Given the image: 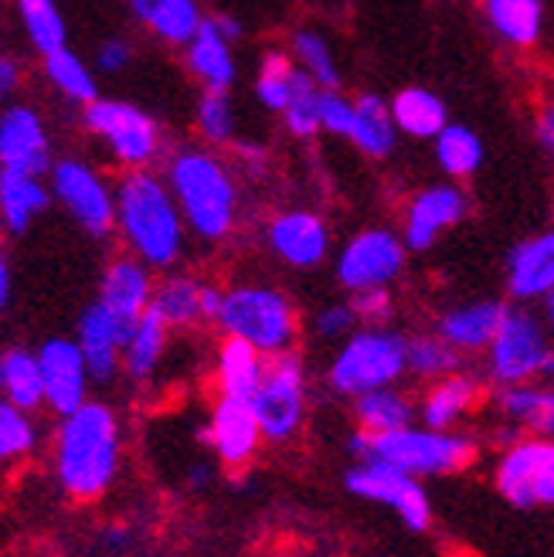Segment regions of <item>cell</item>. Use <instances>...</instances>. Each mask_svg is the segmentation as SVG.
<instances>
[{
    "label": "cell",
    "instance_id": "1",
    "mask_svg": "<svg viewBox=\"0 0 554 557\" xmlns=\"http://www.w3.org/2000/svg\"><path fill=\"white\" fill-rule=\"evenodd\" d=\"M123 469V418L109 401H86L59 418L51 435V472L72 504H96Z\"/></svg>",
    "mask_w": 554,
    "mask_h": 557
},
{
    "label": "cell",
    "instance_id": "53",
    "mask_svg": "<svg viewBox=\"0 0 554 557\" xmlns=\"http://www.w3.org/2000/svg\"><path fill=\"white\" fill-rule=\"evenodd\" d=\"M538 310H541V317H544V323H547V330L554 333V289L538 302Z\"/></svg>",
    "mask_w": 554,
    "mask_h": 557
},
{
    "label": "cell",
    "instance_id": "19",
    "mask_svg": "<svg viewBox=\"0 0 554 557\" xmlns=\"http://www.w3.org/2000/svg\"><path fill=\"white\" fill-rule=\"evenodd\" d=\"M51 163V139L38 109L27 102L0 109V171L48 177Z\"/></svg>",
    "mask_w": 554,
    "mask_h": 557
},
{
    "label": "cell",
    "instance_id": "48",
    "mask_svg": "<svg viewBox=\"0 0 554 557\" xmlns=\"http://www.w3.org/2000/svg\"><path fill=\"white\" fill-rule=\"evenodd\" d=\"M130 62H133V45L126 38H106L96 48V69L102 75H120L130 69Z\"/></svg>",
    "mask_w": 554,
    "mask_h": 557
},
{
    "label": "cell",
    "instance_id": "39",
    "mask_svg": "<svg viewBox=\"0 0 554 557\" xmlns=\"http://www.w3.org/2000/svg\"><path fill=\"white\" fill-rule=\"evenodd\" d=\"M194 129H198L201 144L211 150L235 147L238 144V113H235L232 92L201 89L198 102H194Z\"/></svg>",
    "mask_w": 554,
    "mask_h": 557
},
{
    "label": "cell",
    "instance_id": "5",
    "mask_svg": "<svg viewBox=\"0 0 554 557\" xmlns=\"http://www.w3.org/2000/svg\"><path fill=\"white\" fill-rule=\"evenodd\" d=\"M214 330L225 341L248 344L266 360L293 354L303 337V317L293 296L272 283H232L221 293Z\"/></svg>",
    "mask_w": 554,
    "mask_h": 557
},
{
    "label": "cell",
    "instance_id": "32",
    "mask_svg": "<svg viewBox=\"0 0 554 557\" xmlns=\"http://www.w3.org/2000/svg\"><path fill=\"white\" fill-rule=\"evenodd\" d=\"M350 418L357 432L384 435L419 422V395H411L405 384L381 387V392L361 395L350 401Z\"/></svg>",
    "mask_w": 554,
    "mask_h": 557
},
{
    "label": "cell",
    "instance_id": "8",
    "mask_svg": "<svg viewBox=\"0 0 554 557\" xmlns=\"http://www.w3.org/2000/svg\"><path fill=\"white\" fill-rule=\"evenodd\" d=\"M551 344H554V333L547 330L541 310L514 302L501 330H496L493 344L483 354V381L493 392L541 381Z\"/></svg>",
    "mask_w": 554,
    "mask_h": 557
},
{
    "label": "cell",
    "instance_id": "7",
    "mask_svg": "<svg viewBox=\"0 0 554 557\" xmlns=\"http://www.w3.org/2000/svg\"><path fill=\"white\" fill-rule=\"evenodd\" d=\"M493 493L514 510H554V442L538 432H514L490 466Z\"/></svg>",
    "mask_w": 554,
    "mask_h": 557
},
{
    "label": "cell",
    "instance_id": "27",
    "mask_svg": "<svg viewBox=\"0 0 554 557\" xmlns=\"http://www.w3.org/2000/svg\"><path fill=\"white\" fill-rule=\"evenodd\" d=\"M493 411L514 432H538L554 442V387L534 381L520 387H501L493 392Z\"/></svg>",
    "mask_w": 554,
    "mask_h": 557
},
{
    "label": "cell",
    "instance_id": "11",
    "mask_svg": "<svg viewBox=\"0 0 554 557\" xmlns=\"http://www.w3.org/2000/svg\"><path fill=\"white\" fill-rule=\"evenodd\" d=\"M344 490L354 499H361V504L392 510L411 534H426L435 520V507H432L426 480H415L387 462L354 459L344 472Z\"/></svg>",
    "mask_w": 554,
    "mask_h": 557
},
{
    "label": "cell",
    "instance_id": "18",
    "mask_svg": "<svg viewBox=\"0 0 554 557\" xmlns=\"http://www.w3.org/2000/svg\"><path fill=\"white\" fill-rule=\"evenodd\" d=\"M41 377H45V408L59 418L82 408L93 392V371L86 364V354L75 344V337H48L38 347Z\"/></svg>",
    "mask_w": 554,
    "mask_h": 557
},
{
    "label": "cell",
    "instance_id": "51",
    "mask_svg": "<svg viewBox=\"0 0 554 557\" xmlns=\"http://www.w3.org/2000/svg\"><path fill=\"white\" fill-rule=\"evenodd\" d=\"M211 21H214V27H218V32L225 35V38H229L232 45H235V41H238V38L245 35V24H242V21H238L235 14H225V11H218V14H211Z\"/></svg>",
    "mask_w": 554,
    "mask_h": 557
},
{
    "label": "cell",
    "instance_id": "3",
    "mask_svg": "<svg viewBox=\"0 0 554 557\" xmlns=\"http://www.w3.org/2000/svg\"><path fill=\"white\" fill-rule=\"evenodd\" d=\"M116 235L123 252L153 272H174L187 252V221L163 174L123 171L116 181Z\"/></svg>",
    "mask_w": 554,
    "mask_h": 557
},
{
    "label": "cell",
    "instance_id": "54",
    "mask_svg": "<svg viewBox=\"0 0 554 557\" xmlns=\"http://www.w3.org/2000/svg\"><path fill=\"white\" fill-rule=\"evenodd\" d=\"M541 384L554 387V344H551V354H547V360H544V371H541Z\"/></svg>",
    "mask_w": 554,
    "mask_h": 557
},
{
    "label": "cell",
    "instance_id": "38",
    "mask_svg": "<svg viewBox=\"0 0 554 557\" xmlns=\"http://www.w3.org/2000/svg\"><path fill=\"white\" fill-rule=\"evenodd\" d=\"M41 72L45 78L51 82V89L65 96L69 102L86 109L89 102L99 99V82H96V72L78 59L72 48H62V51H51L41 59Z\"/></svg>",
    "mask_w": 554,
    "mask_h": 557
},
{
    "label": "cell",
    "instance_id": "30",
    "mask_svg": "<svg viewBox=\"0 0 554 557\" xmlns=\"http://www.w3.org/2000/svg\"><path fill=\"white\" fill-rule=\"evenodd\" d=\"M126 8L157 41L171 48H184L208 21L201 0H126Z\"/></svg>",
    "mask_w": 554,
    "mask_h": 557
},
{
    "label": "cell",
    "instance_id": "2",
    "mask_svg": "<svg viewBox=\"0 0 554 557\" xmlns=\"http://www.w3.org/2000/svg\"><path fill=\"white\" fill-rule=\"evenodd\" d=\"M163 181L187 221L190 238L221 245L238 232L242 187L235 163L205 144H184L163 157Z\"/></svg>",
    "mask_w": 554,
    "mask_h": 557
},
{
    "label": "cell",
    "instance_id": "17",
    "mask_svg": "<svg viewBox=\"0 0 554 557\" xmlns=\"http://www.w3.org/2000/svg\"><path fill=\"white\" fill-rule=\"evenodd\" d=\"M221 293L225 286H214L201 275L190 272H163L157 278L153 289V306L150 310L168 323L174 333L184 330H201V326H214L218 320V306H221Z\"/></svg>",
    "mask_w": 554,
    "mask_h": 557
},
{
    "label": "cell",
    "instance_id": "47",
    "mask_svg": "<svg viewBox=\"0 0 554 557\" xmlns=\"http://www.w3.org/2000/svg\"><path fill=\"white\" fill-rule=\"evenodd\" d=\"M354 302V313L361 320V326H387L395 313V296L392 289H371V293H357L347 296Z\"/></svg>",
    "mask_w": 554,
    "mask_h": 557
},
{
    "label": "cell",
    "instance_id": "20",
    "mask_svg": "<svg viewBox=\"0 0 554 557\" xmlns=\"http://www.w3.org/2000/svg\"><path fill=\"white\" fill-rule=\"evenodd\" d=\"M130 330L133 323H126L113 310H106L99 299H93L82 310L75 323V344L86 354V364L96 384H113L116 377H123V347Z\"/></svg>",
    "mask_w": 554,
    "mask_h": 557
},
{
    "label": "cell",
    "instance_id": "12",
    "mask_svg": "<svg viewBox=\"0 0 554 557\" xmlns=\"http://www.w3.org/2000/svg\"><path fill=\"white\" fill-rule=\"evenodd\" d=\"M408 245L398 228L368 225L354 232L334 259V278L347 296L392 289L408 269Z\"/></svg>",
    "mask_w": 554,
    "mask_h": 557
},
{
    "label": "cell",
    "instance_id": "35",
    "mask_svg": "<svg viewBox=\"0 0 554 557\" xmlns=\"http://www.w3.org/2000/svg\"><path fill=\"white\" fill-rule=\"evenodd\" d=\"M432 157L442 177L463 184L473 174H480V166L487 160V147L477 129H469L466 123H450L432 139Z\"/></svg>",
    "mask_w": 554,
    "mask_h": 557
},
{
    "label": "cell",
    "instance_id": "28",
    "mask_svg": "<svg viewBox=\"0 0 554 557\" xmlns=\"http://www.w3.org/2000/svg\"><path fill=\"white\" fill-rule=\"evenodd\" d=\"M269 360L253 350L248 344L238 341H225L221 337L211 357V384L218 398H238V401H253L262 374H266Z\"/></svg>",
    "mask_w": 554,
    "mask_h": 557
},
{
    "label": "cell",
    "instance_id": "14",
    "mask_svg": "<svg viewBox=\"0 0 554 557\" xmlns=\"http://www.w3.org/2000/svg\"><path fill=\"white\" fill-rule=\"evenodd\" d=\"M469 211H473V201H469L463 184L435 181L408 194L398 232L408 245V252H432L439 238L459 228L469 218Z\"/></svg>",
    "mask_w": 554,
    "mask_h": 557
},
{
    "label": "cell",
    "instance_id": "21",
    "mask_svg": "<svg viewBox=\"0 0 554 557\" xmlns=\"http://www.w3.org/2000/svg\"><path fill=\"white\" fill-rule=\"evenodd\" d=\"M504 286L517 306H534L554 289V225L520 238L510 248Z\"/></svg>",
    "mask_w": 554,
    "mask_h": 557
},
{
    "label": "cell",
    "instance_id": "22",
    "mask_svg": "<svg viewBox=\"0 0 554 557\" xmlns=\"http://www.w3.org/2000/svg\"><path fill=\"white\" fill-rule=\"evenodd\" d=\"M507 310L510 306L504 299H466V302L446 306V310L435 317L432 330L463 357L487 354Z\"/></svg>",
    "mask_w": 554,
    "mask_h": 557
},
{
    "label": "cell",
    "instance_id": "24",
    "mask_svg": "<svg viewBox=\"0 0 554 557\" xmlns=\"http://www.w3.org/2000/svg\"><path fill=\"white\" fill-rule=\"evenodd\" d=\"M153 289H157V272L144 265L133 256H116L109 259L102 275H99V302L106 310H113L126 323H136L153 306Z\"/></svg>",
    "mask_w": 554,
    "mask_h": 557
},
{
    "label": "cell",
    "instance_id": "13",
    "mask_svg": "<svg viewBox=\"0 0 554 557\" xmlns=\"http://www.w3.org/2000/svg\"><path fill=\"white\" fill-rule=\"evenodd\" d=\"M54 205L89 238L116 235V184L82 157H59L48 171Z\"/></svg>",
    "mask_w": 554,
    "mask_h": 557
},
{
    "label": "cell",
    "instance_id": "46",
    "mask_svg": "<svg viewBox=\"0 0 554 557\" xmlns=\"http://www.w3.org/2000/svg\"><path fill=\"white\" fill-rule=\"evenodd\" d=\"M350 126H354V99L344 96L341 89H334V92L323 89L320 92V129L330 136L347 139Z\"/></svg>",
    "mask_w": 554,
    "mask_h": 557
},
{
    "label": "cell",
    "instance_id": "25",
    "mask_svg": "<svg viewBox=\"0 0 554 557\" xmlns=\"http://www.w3.org/2000/svg\"><path fill=\"white\" fill-rule=\"evenodd\" d=\"M184 65H187L190 78L211 92H232L235 78H238L235 45L218 32L211 17L201 24V32L184 45Z\"/></svg>",
    "mask_w": 554,
    "mask_h": 557
},
{
    "label": "cell",
    "instance_id": "40",
    "mask_svg": "<svg viewBox=\"0 0 554 557\" xmlns=\"http://www.w3.org/2000/svg\"><path fill=\"white\" fill-rule=\"evenodd\" d=\"M290 54L320 89H327V92L341 89L337 54H334V48H330V41L317 32V27H296V32L290 35Z\"/></svg>",
    "mask_w": 554,
    "mask_h": 557
},
{
    "label": "cell",
    "instance_id": "44",
    "mask_svg": "<svg viewBox=\"0 0 554 557\" xmlns=\"http://www.w3.org/2000/svg\"><path fill=\"white\" fill-rule=\"evenodd\" d=\"M320 86L317 82L299 69V78H296V89H293V99L283 113V126L293 139H313L320 129Z\"/></svg>",
    "mask_w": 554,
    "mask_h": 557
},
{
    "label": "cell",
    "instance_id": "10",
    "mask_svg": "<svg viewBox=\"0 0 554 557\" xmlns=\"http://www.w3.org/2000/svg\"><path fill=\"white\" fill-rule=\"evenodd\" d=\"M82 126L99 139L123 171H150L160 157H168L160 123L136 102L99 96L82 109Z\"/></svg>",
    "mask_w": 554,
    "mask_h": 557
},
{
    "label": "cell",
    "instance_id": "15",
    "mask_svg": "<svg viewBox=\"0 0 554 557\" xmlns=\"http://www.w3.org/2000/svg\"><path fill=\"white\" fill-rule=\"evenodd\" d=\"M269 256L296 272L320 269L334 252L330 221L313 208H280L272 211L262 228Z\"/></svg>",
    "mask_w": 554,
    "mask_h": 557
},
{
    "label": "cell",
    "instance_id": "36",
    "mask_svg": "<svg viewBox=\"0 0 554 557\" xmlns=\"http://www.w3.org/2000/svg\"><path fill=\"white\" fill-rule=\"evenodd\" d=\"M299 78V65L293 62L290 48H266L259 59V72H256V99L266 113L283 116L286 106L293 99Z\"/></svg>",
    "mask_w": 554,
    "mask_h": 557
},
{
    "label": "cell",
    "instance_id": "29",
    "mask_svg": "<svg viewBox=\"0 0 554 557\" xmlns=\"http://www.w3.org/2000/svg\"><path fill=\"white\" fill-rule=\"evenodd\" d=\"M398 126H395V116H392V102H387L384 96L378 92H361V96H354V126H350V136H347V144L381 163L387 157H395L398 150Z\"/></svg>",
    "mask_w": 554,
    "mask_h": 557
},
{
    "label": "cell",
    "instance_id": "56",
    "mask_svg": "<svg viewBox=\"0 0 554 557\" xmlns=\"http://www.w3.org/2000/svg\"><path fill=\"white\" fill-rule=\"evenodd\" d=\"M272 557H299V554H293V550H280V554H272Z\"/></svg>",
    "mask_w": 554,
    "mask_h": 557
},
{
    "label": "cell",
    "instance_id": "41",
    "mask_svg": "<svg viewBox=\"0 0 554 557\" xmlns=\"http://www.w3.org/2000/svg\"><path fill=\"white\" fill-rule=\"evenodd\" d=\"M463 360L466 357L459 350H453L435 330L411 333L408 337V377L422 381V384L463 371Z\"/></svg>",
    "mask_w": 554,
    "mask_h": 557
},
{
    "label": "cell",
    "instance_id": "9",
    "mask_svg": "<svg viewBox=\"0 0 554 557\" xmlns=\"http://www.w3.org/2000/svg\"><path fill=\"white\" fill-rule=\"evenodd\" d=\"M253 408L262 438L272 449H286V445H293L303 435V429L310 422V374L296 350L283 357H269Z\"/></svg>",
    "mask_w": 554,
    "mask_h": 557
},
{
    "label": "cell",
    "instance_id": "37",
    "mask_svg": "<svg viewBox=\"0 0 554 557\" xmlns=\"http://www.w3.org/2000/svg\"><path fill=\"white\" fill-rule=\"evenodd\" d=\"M4 401L24 411L45 408V377H41L38 350H27V347L4 350Z\"/></svg>",
    "mask_w": 554,
    "mask_h": 557
},
{
    "label": "cell",
    "instance_id": "50",
    "mask_svg": "<svg viewBox=\"0 0 554 557\" xmlns=\"http://www.w3.org/2000/svg\"><path fill=\"white\" fill-rule=\"evenodd\" d=\"M534 136H538V144L554 153V102H544L538 109V116H534Z\"/></svg>",
    "mask_w": 554,
    "mask_h": 557
},
{
    "label": "cell",
    "instance_id": "4",
    "mask_svg": "<svg viewBox=\"0 0 554 557\" xmlns=\"http://www.w3.org/2000/svg\"><path fill=\"white\" fill-rule=\"evenodd\" d=\"M347 453L354 459H378L387 462L415 480H442L459 476V472L473 469L480 459V442L463 429H429V425H408L398 432L368 435L357 432L347 438Z\"/></svg>",
    "mask_w": 554,
    "mask_h": 557
},
{
    "label": "cell",
    "instance_id": "55",
    "mask_svg": "<svg viewBox=\"0 0 554 557\" xmlns=\"http://www.w3.org/2000/svg\"><path fill=\"white\" fill-rule=\"evenodd\" d=\"M0 398H4V350H0Z\"/></svg>",
    "mask_w": 554,
    "mask_h": 557
},
{
    "label": "cell",
    "instance_id": "23",
    "mask_svg": "<svg viewBox=\"0 0 554 557\" xmlns=\"http://www.w3.org/2000/svg\"><path fill=\"white\" fill-rule=\"evenodd\" d=\"M483 374H469V371H456L439 381H429L419 395V425L429 429H463V422L469 414H477V408L483 405Z\"/></svg>",
    "mask_w": 554,
    "mask_h": 557
},
{
    "label": "cell",
    "instance_id": "26",
    "mask_svg": "<svg viewBox=\"0 0 554 557\" xmlns=\"http://www.w3.org/2000/svg\"><path fill=\"white\" fill-rule=\"evenodd\" d=\"M174 330L163 323L153 310L133 323L126 347H123V377L136 387H147L160 377L171 357Z\"/></svg>",
    "mask_w": 554,
    "mask_h": 557
},
{
    "label": "cell",
    "instance_id": "16",
    "mask_svg": "<svg viewBox=\"0 0 554 557\" xmlns=\"http://www.w3.org/2000/svg\"><path fill=\"white\" fill-rule=\"evenodd\" d=\"M201 438L208 445L211 459L229 472L248 469L266 445L253 401L218 398V395L208 408V422H205Z\"/></svg>",
    "mask_w": 554,
    "mask_h": 557
},
{
    "label": "cell",
    "instance_id": "34",
    "mask_svg": "<svg viewBox=\"0 0 554 557\" xmlns=\"http://www.w3.org/2000/svg\"><path fill=\"white\" fill-rule=\"evenodd\" d=\"M392 116L402 136L411 139H435L442 129L450 126V109L432 89L426 86H405L392 99Z\"/></svg>",
    "mask_w": 554,
    "mask_h": 557
},
{
    "label": "cell",
    "instance_id": "43",
    "mask_svg": "<svg viewBox=\"0 0 554 557\" xmlns=\"http://www.w3.org/2000/svg\"><path fill=\"white\" fill-rule=\"evenodd\" d=\"M38 418L35 411H24L0 398V466H17L38 449Z\"/></svg>",
    "mask_w": 554,
    "mask_h": 557
},
{
    "label": "cell",
    "instance_id": "52",
    "mask_svg": "<svg viewBox=\"0 0 554 557\" xmlns=\"http://www.w3.org/2000/svg\"><path fill=\"white\" fill-rule=\"evenodd\" d=\"M11 286H14L11 265H8V256L0 252V313H4V310H8V302H11Z\"/></svg>",
    "mask_w": 554,
    "mask_h": 557
},
{
    "label": "cell",
    "instance_id": "6",
    "mask_svg": "<svg viewBox=\"0 0 554 557\" xmlns=\"http://www.w3.org/2000/svg\"><path fill=\"white\" fill-rule=\"evenodd\" d=\"M408 377V333L387 326H357L327 360V392L344 401L398 387Z\"/></svg>",
    "mask_w": 554,
    "mask_h": 557
},
{
    "label": "cell",
    "instance_id": "49",
    "mask_svg": "<svg viewBox=\"0 0 554 557\" xmlns=\"http://www.w3.org/2000/svg\"><path fill=\"white\" fill-rule=\"evenodd\" d=\"M21 62L11 59V54H0V102L11 99L21 89Z\"/></svg>",
    "mask_w": 554,
    "mask_h": 557
},
{
    "label": "cell",
    "instance_id": "31",
    "mask_svg": "<svg viewBox=\"0 0 554 557\" xmlns=\"http://www.w3.org/2000/svg\"><path fill=\"white\" fill-rule=\"evenodd\" d=\"M51 187L38 174L0 171V232L24 235L51 208Z\"/></svg>",
    "mask_w": 554,
    "mask_h": 557
},
{
    "label": "cell",
    "instance_id": "42",
    "mask_svg": "<svg viewBox=\"0 0 554 557\" xmlns=\"http://www.w3.org/2000/svg\"><path fill=\"white\" fill-rule=\"evenodd\" d=\"M17 17H21L27 41H32V48L41 54V59L51 51L69 48L65 45V38H69L65 17L54 0H17Z\"/></svg>",
    "mask_w": 554,
    "mask_h": 557
},
{
    "label": "cell",
    "instance_id": "33",
    "mask_svg": "<svg viewBox=\"0 0 554 557\" xmlns=\"http://www.w3.org/2000/svg\"><path fill=\"white\" fill-rule=\"evenodd\" d=\"M490 32L510 48H534L544 35V0H483Z\"/></svg>",
    "mask_w": 554,
    "mask_h": 557
},
{
    "label": "cell",
    "instance_id": "45",
    "mask_svg": "<svg viewBox=\"0 0 554 557\" xmlns=\"http://www.w3.org/2000/svg\"><path fill=\"white\" fill-rule=\"evenodd\" d=\"M357 326H361V320H357L354 302H350V299L323 302L320 310L310 317L313 337H317V341H323V344H341V341H347Z\"/></svg>",
    "mask_w": 554,
    "mask_h": 557
}]
</instances>
